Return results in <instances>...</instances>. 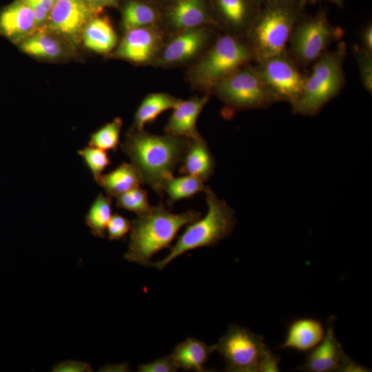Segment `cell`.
<instances>
[{"mask_svg": "<svg viewBox=\"0 0 372 372\" xmlns=\"http://www.w3.org/2000/svg\"><path fill=\"white\" fill-rule=\"evenodd\" d=\"M291 0H259V1L262 4L269 3H276V2H283L288 1Z\"/></svg>", "mask_w": 372, "mask_h": 372, "instance_id": "39", "label": "cell"}, {"mask_svg": "<svg viewBox=\"0 0 372 372\" xmlns=\"http://www.w3.org/2000/svg\"><path fill=\"white\" fill-rule=\"evenodd\" d=\"M97 13L87 0H56L48 19L50 28L67 38L74 39Z\"/></svg>", "mask_w": 372, "mask_h": 372, "instance_id": "12", "label": "cell"}, {"mask_svg": "<svg viewBox=\"0 0 372 372\" xmlns=\"http://www.w3.org/2000/svg\"><path fill=\"white\" fill-rule=\"evenodd\" d=\"M37 26L34 14L22 0H16L0 12V36L19 42Z\"/></svg>", "mask_w": 372, "mask_h": 372, "instance_id": "16", "label": "cell"}, {"mask_svg": "<svg viewBox=\"0 0 372 372\" xmlns=\"http://www.w3.org/2000/svg\"><path fill=\"white\" fill-rule=\"evenodd\" d=\"M115 198L117 207L134 212L137 216L145 214L152 207L149 203L147 192L140 186L119 194Z\"/></svg>", "mask_w": 372, "mask_h": 372, "instance_id": "30", "label": "cell"}, {"mask_svg": "<svg viewBox=\"0 0 372 372\" xmlns=\"http://www.w3.org/2000/svg\"><path fill=\"white\" fill-rule=\"evenodd\" d=\"M190 138L152 134L133 127L121 149L139 170L143 184L160 196L164 182L181 163Z\"/></svg>", "mask_w": 372, "mask_h": 372, "instance_id": "1", "label": "cell"}, {"mask_svg": "<svg viewBox=\"0 0 372 372\" xmlns=\"http://www.w3.org/2000/svg\"><path fill=\"white\" fill-rule=\"evenodd\" d=\"M97 183L107 196L114 198L143 184L138 169L133 163L126 162L112 172L102 174Z\"/></svg>", "mask_w": 372, "mask_h": 372, "instance_id": "21", "label": "cell"}, {"mask_svg": "<svg viewBox=\"0 0 372 372\" xmlns=\"http://www.w3.org/2000/svg\"><path fill=\"white\" fill-rule=\"evenodd\" d=\"M181 100L165 93L147 95L138 106L134 116V128L143 130L147 123L152 122L163 112L174 109Z\"/></svg>", "mask_w": 372, "mask_h": 372, "instance_id": "23", "label": "cell"}, {"mask_svg": "<svg viewBox=\"0 0 372 372\" xmlns=\"http://www.w3.org/2000/svg\"><path fill=\"white\" fill-rule=\"evenodd\" d=\"M325 332L322 323L317 319H297L289 325L280 348L308 352L322 342Z\"/></svg>", "mask_w": 372, "mask_h": 372, "instance_id": "17", "label": "cell"}, {"mask_svg": "<svg viewBox=\"0 0 372 372\" xmlns=\"http://www.w3.org/2000/svg\"><path fill=\"white\" fill-rule=\"evenodd\" d=\"M256 67L277 102L285 101L293 106L298 101L306 76L287 51L257 63Z\"/></svg>", "mask_w": 372, "mask_h": 372, "instance_id": "10", "label": "cell"}, {"mask_svg": "<svg viewBox=\"0 0 372 372\" xmlns=\"http://www.w3.org/2000/svg\"><path fill=\"white\" fill-rule=\"evenodd\" d=\"M360 46L364 50L372 53V23L369 22L361 30Z\"/></svg>", "mask_w": 372, "mask_h": 372, "instance_id": "37", "label": "cell"}, {"mask_svg": "<svg viewBox=\"0 0 372 372\" xmlns=\"http://www.w3.org/2000/svg\"><path fill=\"white\" fill-rule=\"evenodd\" d=\"M346 54V45L341 41L313 63L311 72L306 76L302 94L291 106L293 114L315 116L341 92L345 84Z\"/></svg>", "mask_w": 372, "mask_h": 372, "instance_id": "5", "label": "cell"}, {"mask_svg": "<svg viewBox=\"0 0 372 372\" xmlns=\"http://www.w3.org/2000/svg\"><path fill=\"white\" fill-rule=\"evenodd\" d=\"M207 38L208 33L205 29L195 28L185 30L168 43L161 59L165 63L185 61L200 50Z\"/></svg>", "mask_w": 372, "mask_h": 372, "instance_id": "19", "label": "cell"}, {"mask_svg": "<svg viewBox=\"0 0 372 372\" xmlns=\"http://www.w3.org/2000/svg\"><path fill=\"white\" fill-rule=\"evenodd\" d=\"M168 14L174 26L185 30L198 28L207 20L202 0H178Z\"/></svg>", "mask_w": 372, "mask_h": 372, "instance_id": "24", "label": "cell"}, {"mask_svg": "<svg viewBox=\"0 0 372 372\" xmlns=\"http://www.w3.org/2000/svg\"><path fill=\"white\" fill-rule=\"evenodd\" d=\"M343 34V30L332 25L323 10L312 16L304 15L291 32L287 51L300 66H308Z\"/></svg>", "mask_w": 372, "mask_h": 372, "instance_id": "8", "label": "cell"}, {"mask_svg": "<svg viewBox=\"0 0 372 372\" xmlns=\"http://www.w3.org/2000/svg\"><path fill=\"white\" fill-rule=\"evenodd\" d=\"M204 182L191 175L167 179L162 186V194L167 196V205L172 207L176 202L192 197L204 190Z\"/></svg>", "mask_w": 372, "mask_h": 372, "instance_id": "25", "label": "cell"}, {"mask_svg": "<svg viewBox=\"0 0 372 372\" xmlns=\"http://www.w3.org/2000/svg\"><path fill=\"white\" fill-rule=\"evenodd\" d=\"M213 88L225 105L235 110L266 108L277 103L256 65L242 67Z\"/></svg>", "mask_w": 372, "mask_h": 372, "instance_id": "9", "label": "cell"}, {"mask_svg": "<svg viewBox=\"0 0 372 372\" xmlns=\"http://www.w3.org/2000/svg\"><path fill=\"white\" fill-rule=\"evenodd\" d=\"M19 47L24 53L39 58L54 59L62 53L58 41L43 33L26 37L19 42Z\"/></svg>", "mask_w": 372, "mask_h": 372, "instance_id": "27", "label": "cell"}, {"mask_svg": "<svg viewBox=\"0 0 372 372\" xmlns=\"http://www.w3.org/2000/svg\"><path fill=\"white\" fill-rule=\"evenodd\" d=\"M155 10L149 5L132 1L123 11L122 23L125 32L141 27L152 25L156 21Z\"/></svg>", "mask_w": 372, "mask_h": 372, "instance_id": "28", "label": "cell"}, {"mask_svg": "<svg viewBox=\"0 0 372 372\" xmlns=\"http://www.w3.org/2000/svg\"><path fill=\"white\" fill-rule=\"evenodd\" d=\"M213 348L224 358L228 371H279L280 359L263 337L238 324L230 325Z\"/></svg>", "mask_w": 372, "mask_h": 372, "instance_id": "6", "label": "cell"}, {"mask_svg": "<svg viewBox=\"0 0 372 372\" xmlns=\"http://www.w3.org/2000/svg\"><path fill=\"white\" fill-rule=\"evenodd\" d=\"M208 101L207 96H194L180 101L173 109L165 127L166 134L174 137L196 138L201 136L196 124L197 118Z\"/></svg>", "mask_w": 372, "mask_h": 372, "instance_id": "14", "label": "cell"}, {"mask_svg": "<svg viewBox=\"0 0 372 372\" xmlns=\"http://www.w3.org/2000/svg\"><path fill=\"white\" fill-rule=\"evenodd\" d=\"M308 1V0H307ZM331 1V3L335 4L336 6L342 8L344 5V0H327Z\"/></svg>", "mask_w": 372, "mask_h": 372, "instance_id": "40", "label": "cell"}, {"mask_svg": "<svg viewBox=\"0 0 372 372\" xmlns=\"http://www.w3.org/2000/svg\"><path fill=\"white\" fill-rule=\"evenodd\" d=\"M32 10L36 25H41L48 21L49 13L56 0H22Z\"/></svg>", "mask_w": 372, "mask_h": 372, "instance_id": "34", "label": "cell"}, {"mask_svg": "<svg viewBox=\"0 0 372 372\" xmlns=\"http://www.w3.org/2000/svg\"><path fill=\"white\" fill-rule=\"evenodd\" d=\"M52 371L55 372H90L92 366L87 362L76 360H67L54 365Z\"/></svg>", "mask_w": 372, "mask_h": 372, "instance_id": "36", "label": "cell"}, {"mask_svg": "<svg viewBox=\"0 0 372 372\" xmlns=\"http://www.w3.org/2000/svg\"><path fill=\"white\" fill-rule=\"evenodd\" d=\"M161 43L158 31L152 26L134 28L126 32L116 51V56L134 63L149 61Z\"/></svg>", "mask_w": 372, "mask_h": 372, "instance_id": "13", "label": "cell"}, {"mask_svg": "<svg viewBox=\"0 0 372 372\" xmlns=\"http://www.w3.org/2000/svg\"><path fill=\"white\" fill-rule=\"evenodd\" d=\"M218 14L229 34H245L258 14L259 0H215Z\"/></svg>", "mask_w": 372, "mask_h": 372, "instance_id": "15", "label": "cell"}, {"mask_svg": "<svg viewBox=\"0 0 372 372\" xmlns=\"http://www.w3.org/2000/svg\"><path fill=\"white\" fill-rule=\"evenodd\" d=\"M252 60L254 54L247 41L228 33L218 39L193 68L192 80L198 85L213 88Z\"/></svg>", "mask_w": 372, "mask_h": 372, "instance_id": "7", "label": "cell"}, {"mask_svg": "<svg viewBox=\"0 0 372 372\" xmlns=\"http://www.w3.org/2000/svg\"><path fill=\"white\" fill-rule=\"evenodd\" d=\"M214 351L213 345L209 346L198 339L189 338L177 344L169 356L178 369L202 372Z\"/></svg>", "mask_w": 372, "mask_h": 372, "instance_id": "20", "label": "cell"}, {"mask_svg": "<svg viewBox=\"0 0 372 372\" xmlns=\"http://www.w3.org/2000/svg\"><path fill=\"white\" fill-rule=\"evenodd\" d=\"M178 368L172 360L169 355L160 358L147 364H143L138 366L139 372H174Z\"/></svg>", "mask_w": 372, "mask_h": 372, "instance_id": "35", "label": "cell"}, {"mask_svg": "<svg viewBox=\"0 0 372 372\" xmlns=\"http://www.w3.org/2000/svg\"><path fill=\"white\" fill-rule=\"evenodd\" d=\"M131 222L124 216L115 213L111 216L107 226V237L110 240L123 238L130 230Z\"/></svg>", "mask_w": 372, "mask_h": 372, "instance_id": "33", "label": "cell"}, {"mask_svg": "<svg viewBox=\"0 0 372 372\" xmlns=\"http://www.w3.org/2000/svg\"><path fill=\"white\" fill-rule=\"evenodd\" d=\"M200 216V212L192 209L173 214L162 203L152 206L147 212L137 216L131 222L125 258L131 262L151 266L153 256L168 247L182 227L196 221Z\"/></svg>", "mask_w": 372, "mask_h": 372, "instance_id": "2", "label": "cell"}, {"mask_svg": "<svg viewBox=\"0 0 372 372\" xmlns=\"http://www.w3.org/2000/svg\"><path fill=\"white\" fill-rule=\"evenodd\" d=\"M85 46L98 53L111 51L116 45L117 36L107 17H93L82 33Z\"/></svg>", "mask_w": 372, "mask_h": 372, "instance_id": "22", "label": "cell"}, {"mask_svg": "<svg viewBox=\"0 0 372 372\" xmlns=\"http://www.w3.org/2000/svg\"><path fill=\"white\" fill-rule=\"evenodd\" d=\"M307 0L262 4L245 36L259 63L287 51L291 32L304 15Z\"/></svg>", "mask_w": 372, "mask_h": 372, "instance_id": "3", "label": "cell"}, {"mask_svg": "<svg viewBox=\"0 0 372 372\" xmlns=\"http://www.w3.org/2000/svg\"><path fill=\"white\" fill-rule=\"evenodd\" d=\"M92 8L99 12L103 8L114 6L117 0H87Z\"/></svg>", "mask_w": 372, "mask_h": 372, "instance_id": "38", "label": "cell"}, {"mask_svg": "<svg viewBox=\"0 0 372 372\" xmlns=\"http://www.w3.org/2000/svg\"><path fill=\"white\" fill-rule=\"evenodd\" d=\"M299 370L307 372H363L369 369L350 358L344 351L334 334L333 320L328 327L322 342L308 351L304 364Z\"/></svg>", "mask_w": 372, "mask_h": 372, "instance_id": "11", "label": "cell"}, {"mask_svg": "<svg viewBox=\"0 0 372 372\" xmlns=\"http://www.w3.org/2000/svg\"><path fill=\"white\" fill-rule=\"evenodd\" d=\"M121 127V118H115L90 135L89 146L116 152L119 145Z\"/></svg>", "mask_w": 372, "mask_h": 372, "instance_id": "29", "label": "cell"}, {"mask_svg": "<svg viewBox=\"0 0 372 372\" xmlns=\"http://www.w3.org/2000/svg\"><path fill=\"white\" fill-rule=\"evenodd\" d=\"M179 172L207 181L215 168L214 158L202 136L190 138Z\"/></svg>", "mask_w": 372, "mask_h": 372, "instance_id": "18", "label": "cell"}, {"mask_svg": "<svg viewBox=\"0 0 372 372\" xmlns=\"http://www.w3.org/2000/svg\"><path fill=\"white\" fill-rule=\"evenodd\" d=\"M112 197L99 194L85 216L86 225L96 237L103 238L105 236L112 216Z\"/></svg>", "mask_w": 372, "mask_h": 372, "instance_id": "26", "label": "cell"}, {"mask_svg": "<svg viewBox=\"0 0 372 372\" xmlns=\"http://www.w3.org/2000/svg\"><path fill=\"white\" fill-rule=\"evenodd\" d=\"M78 154L83 158L95 181L98 183L102 172L111 163L106 151L88 146L80 149Z\"/></svg>", "mask_w": 372, "mask_h": 372, "instance_id": "31", "label": "cell"}, {"mask_svg": "<svg viewBox=\"0 0 372 372\" xmlns=\"http://www.w3.org/2000/svg\"><path fill=\"white\" fill-rule=\"evenodd\" d=\"M203 192L208 207L205 216L189 224L169 254L159 261L152 262V267L161 270L185 252L213 246L231 234L236 223L234 209L209 187H205Z\"/></svg>", "mask_w": 372, "mask_h": 372, "instance_id": "4", "label": "cell"}, {"mask_svg": "<svg viewBox=\"0 0 372 372\" xmlns=\"http://www.w3.org/2000/svg\"><path fill=\"white\" fill-rule=\"evenodd\" d=\"M353 53L356 60L361 83L370 94L372 92V53L362 48L359 44L353 47Z\"/></svg>", "mask_w": 372, "mask_h": 372, "instance_id": "32", "label": "cell"}]
</instances>
